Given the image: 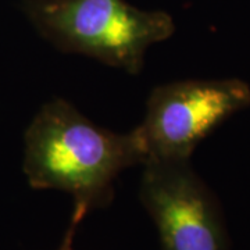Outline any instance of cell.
<instances>
[{
    "label": "cell",
    "mask_w": 250,
    "mask_h": 250,
    "mask_svg": "<svg viewBox=\"0 0 250 250\" xmlns=\"http://www.w3.org/2000/svg\"><path fill=\"white\" fill-rule=\"evenodd\" d=\"M85 215L82 214L81 211H77L74 210L71 215V223H70V227L67 229V232L64 235V239H62V245L59 246L57 250H74V236H75V231L78 228L80 223L83 220Z\"/></svg>",
    "instance_id": "5b68a950"
},
{
    "label": "cell",
    "mask_w": 250,
    "mask_h": 250,
    "mask_svg": "<svg viewBox=\"0 0 250 250\" xmlns=\"http://www.w3.org/2000/svg\"><path fill=\"white\" fill-rule=\"evenodd\" d=\"M147 159L135 128L116 134L93 124L64 99L46 103L25 132L24 172L35 189H57L86 215L107 206L118 174Z\"/></svg>",
    "instance_id": "6da1fadb"
},
{
    "label": "cell",
    "mask_w": 250,
    "mask_h": 250,
    "mask_svg": "<svg viewBox=\"0 0 250 250\" xmlns=\"http://www.w3.org/2000/svg\"><path fill=\"white\" fill-rule=\"evenodd\" d=\"M249 106L250 86L236 78L178 81L154 88L146 117L136 126L146 161L189 160L206 136Z\"/></svg>",
    "instance_id": "3957f363"
},
{
    "label": "cell",
    "mask_w": 250,
    "mask_h": 250,
    "mask_svg": "<svg viewBox=\"0 0 250 250\" xmlns=\"http://www.w3.org/2000/svg\"><path fill=\"white\" fill-rule=\"evenodd\" d=\"M25 13L57 49L139 74L146 49L174 34L168 13L146 11L125 0H27Z\"/></svg>",
    "instance_id": "7a4b0ae2"
},
{
    "label": "cell",
    "mask_w": 250,
    "mask_h": 250,
    "mask_svg": "<svg viewBox=\"0 0 250 250\" xmlns=\"http://www.w3.org/2000/svg\"><path fill=\"white\" fill-rule=\"evenodd\" d=\"M139 199L156 224L161 250H231L220 203L189 160L146 161Z\"/></svg>",
    "instance_id": "277c9868"
}]
</instances>
